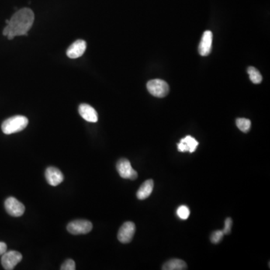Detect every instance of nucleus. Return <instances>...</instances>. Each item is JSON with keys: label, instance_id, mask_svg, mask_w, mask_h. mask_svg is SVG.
Returning <instances> with one entry per match:
<instances>
[{"label": "nucleus", "instance_id": "13", "mask_svg": "<svg viewBox=\"0 0 270 270\" xmlns=\"http://www.w3.org/2000/svg\"><path fill=\"white\" fill-rule=\"evenodd\" d=\"M198 144L199 143L194 137L188 135L180 140V143L177 144V148H178L179 151L182 152V153L188 152V153H192L197 150Z\"/></svg>", "mask_w": 270, "mask_h": 270}, {"label": "nucleus", "instance_id": "21", "mask_svg": "<svg viewBox=\"0 0 270 270\" xmlns=\"http://www.w3.org/2000/svg\"><path fill=\"white\" fill-rule=\"evenodd\" d=\"M232 225H233V221L230 218H227L225 222V227H224L223 232L225 235L229 234L231 231Z\"/></svg>", "mask_w": 270, "mask_h": 270}, {"label": "nucleus", "instance_id": "9", "mask_svg": "<svg viewBox=\"0 0 270 270\" xmlns=\"http://www.w3.org/2000/svg\"><path fill=\"white\" fill-rule=\"evenodd\" d=\"M45 177L47 180V183L52 186H56L63 182L64 180L63 173L54 167H47L45 171Z\"/></svg>", "mask_w": 270, "mask_h": 270}, {"label": "nucleus", "instance_id": "19", "mask_svg": "<svg viewBox=\"0 0 270 270\" xmlns=\"http://www.w3.org/2000/svg\"><path fill=\"white\" fill-rule=\"evenodd\" d=\"M224 235L225 233H224L223 230H216L211 235V242L215 244L220 243L223 239Z\"/></svg>", "mask_w": 270, "mask_h": 270}, {"label": "nucleus", "instance_id": "7", "mask_svg": "<svg viewBox=\"0 0 270 270\" xmlns=\"http://www.w3.org/2000/svg\"><path fill=\"white\" fill-rule=\"evenodd\" d=\"M5 207L7 212L13 217H20L25 212L24 205L13 197H10L5 201Z\"/></svg>", "mask_w": 270, "mask_h": 270}, {"label": "nucleus", "instance_id": "16", "mask_svg": "<svg viewBox=\"0 0 270 270\" xmlns=\"http://www.w3.org/2000/svg\"><path fill=\"white\" fill-rule=\"evenodd\" d=\"M248 73L251 79V82L255 84H260L262 82V76L261 73L259 72L258 70L254 67H248Z\"/></svg>", "mask_w": 270, "mask_h": 270}, {"label": "nucleus", "instance_id": "8", "mask_svg": "<svg viewBox=\"0 0 270 270\" xmlns=\"http://www.w3.org/2000/svg\"><path fill=\"white\" fill-rule=\"evenodd\" d=\"M135 225L132 222H127L122 225L118 232V240L122 243H129L135 233Z\"/></svg>", "mask_w": 270, "mask_h": 270}, {"label": "nucleus", "instance_id": "6", "mask_svg": "<svg viewBox=\"0 0 270 270\" xmlns=\"http://www.w3.org/2000/svg\"><path fill=\"white\" fill-rule=\"evenodd\" d=\"M116 169L122 178L132 180H135L137 178V171L132 168L130 161L126 158H122L118 161Z\"/></svg>", "mask_w": 270, "mask_h": 270}, {"label": "nucleus", "instance_id": "5", "mask_svg": "<svg viewBox=\"0 0 270 270\" xmlns=\"http://www.w3.org/2000/svg\"><path fill=\"white\" fill-rule=\"evenodd\" d=\"M22 254L18 251H6L2 255L1 264L5 270H12L22 261Z\"/></svg>", "mask_w": 270, "mask_h": 270}, {"label": "nucleus", "instance_id": "2", "mask_svg": "<svg viewBox=\"0 0 270 270\" xmlns=\"http://www.w3.org/2000/svg\"><path fill=\"white\" fill-rule=\"evenodd\" d=\"M29 120L26 116H15L4 121L2 124V130L5 135L18 133L28 126Z\"/></svg>", "mask_w": 270, "mask_h": 270}, {"label": "nucleus", "instance_id": "22", "mask_svg": "<svg viewBox=\"0 0 270 270\" xmlns=\"http://www.w3.org/2000/svg\"><path fill=\"white\" fill-rule=\"evenodd\" d=\"M7 251V246L3 242H0V256Z\"/></svg>", "mask_w": 270, "mask_h": 270}, {"label": "nucleus", "instance_id": "18", "mask_svg": "<svg viewBox=\"0 0 270 270\" xmlns=\"http://www.w3.org/2000/svg\"><path fill=\"white\" fill-rule=\"evenodd\" d=\"M177 216L182 220H186L190 216V209L186 206H180L177 209Z\"/></svg>", "mask_w": 270, "mask_h": 270}, {"label": "nucleus", "instance_id": "11", "mask_svg": "<svg viewBox=\"0 0 270 270\" xmlns=\"http://www.w3.org/2000/svg\"><path fill=\"white\" fill-rule=\"evenodd\" d=\"M212 33L211 31H205L202 34V39L200 43L199 53L202 56H208L212 50Z\"/></svg>", "mask_w": 270, "mask_h": 270}, {"label": "nucleus", "instance_id": "12", "mask_svg": "<svg viewBox=\"0 0 270 270\" xmlns=\"http://www.w3.org/2000/svg\"><path fill=\"white\" fill-rule=\"evenodd\" d=\"M79 113L83 119L89 122H96L98 120V113L92 107L87 104H82L79 106Z\"/></svg>", "mask_w": 270, "mask_h": 270}, {"label": "nucleus", "instance_id": "4", "mask_svg": "<svg viewBox=\"0 0 270 270\" xmlns=\"http://www.w3.org/2000/svg\"><path fill=\"white\" fill-rule=\"evenodd\" d=\"M92 229V224L87 220H75L70 222L67 226L68 231L71 234H87Z\"/></svg>", "mask_w": 270, "mask_h": 270}, {"label": "nucleus", "instance_id": "20", "mask_svg": "<svg viewBox=\"0 0 270 270\" xmlns=\"http://www.w3.org/2000/svg\"><path fill=\"white\" fill-rule=\"evenodd\" d=\"M75 262L71 259L66 260L63 265L61 266L62 270H76Z\"/></svg>", "mask_w": 270, "mask_h": 270}, {"label": "nucleus", "instance_id": "14", "mask_svg": "<svg viewBox=\"0 0 270 270\" xmlns=\"http://www.w3.org/2000/svg\"><path fill=\"white\" fill-rule=\"evenodd\" d=\"M154 188L153 180H148L145 181L137 192V197L139 200H145L149 198L153 192Z\"/></svg>", "mask_w": 270, "mask_h": 270}, {"label": "nucleus", "instance_id": "1", "mask_svg": "<svg viewBox=\"0 0 270 270\" xmlns=\"http://www.w3.org/2000/svg\"><path fill=\"white\" fill-rule=\"evenodd\" d=\"M34 19L33 11L29 8H22L17 11L9 20L8 24L9 33L7 36L8 39L11 40L15 36H28L27 32L33 24Z\"/></svg>", "mask_w": 270, "mask_h": 270}, {"label": "nucleus", "instance_id": "15", "mask_svg": "<svg viewBox=\"0 0 270 270\" xmlns=\"http://www.w3.org/2000/svg\"><path fill=\"white\" fill-rule=\"evenodd\" d=\"M187 265L185 261L180 259H172L163 265L164 270H186Z\"/></svg>", "mask_w": 270, "mask_h": 270}, {"label": "nucleus", "instance_id": "17", "mask_svg": "<svg viewBox=\"0 0 270 270\" xmlns=\"http://www.w3.org/2000/svg\"><path fill=\"white\" fill-rule=\"evenodd\" d=\"M236 126L239 128L240 131L243 132H248L251 129V121L246 118H239L236 121Z\"/></svg>", "mask_w": 270, "mask_h": 270}, {"label": "nucleus", "instance_id": "10", "mask_svg": "<svg viewBox=\"0 0 270 270\" xmlns=\"http://www.w3.org/2000/svg\"><path fill=\"white\" fill-rule=\"evenodd\" d=\"M87 49V42L84 40H77L72 44L67 50V56L71 59H77L83 56Z\"/></svg>", "mask_w": 270, "mask_h": 270}, {"label": "nucleus", "instance_id": "3", "mask_svg": "<svg viewBox=\"0 0 270 270\" xmlns=\"http://www.w3.org/2000/svg\"><path fill=\"white\" fill-rule=\"evenodd\" d=\"M146 87L150 94L158 98L165 97L169 92L168 84L161 79L151 80L147 83Z\"/></svg>", "mask_w": 270, "mask_h": 270}]
</instances>
